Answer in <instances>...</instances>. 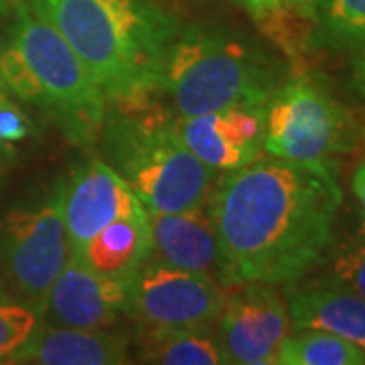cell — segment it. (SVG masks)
I'll return each mask as SVG.
<instances>
[{
    "mask_svg": "<svg viewBox=\"0 0 365 365\" xmlns=\"http://www.w3.org/2000/svg\"><path fill=\"white\" fill-rule=\"evenodd\" d=\"M280 365H365V351L351 341L319 329H297L287 335L278 359Z\"/></svg>",
    "mask_w": 365,
    "mask_h": 365,
    "instance_id": "ac0fdd59",
    "label": "cell"
},
{
    "mask_svg": "<svg viewBox=\"0 0 365 365\" xmlns=\"http://www.w3.org/2000/svg\"><path fill=\"white\" fill-rule=\"evenodd\" d=\"M128 287L130 280L102 276L71 256L53 282L43 314L63 327H108L124 313Z\"/></svg>",
    "mask_w": 365,
    "mask_h": 365,
    "instance_id": "7c38bea8",
    "label": "cell"
},
{
    "mask_svg": "<svg viewBox=\"0 0 365 365\" xmlns=\"http://www.w3.org/2000/svg\"><path fill=\"white\" fill-rule=\"evenodd\" d=\"M6 100H9V93H6V88H4L2 79H0V104H4Z\"/></svg>",
    "mask_w": 365,
    "mask_h": 365,
    "instance_id": "4316f807",
    "label": "cell"
},
{
    "mask_svg": "<svg viewBox=\"0 0 365 365\" xmlns=\"http://www.w3.org/2000/svg\"><path fill=\"white\" fill-rule=\"evenodd\" d=\"M11 39L0 51V79L21 100L47 110L76 140H91L102 130L106 96L96 86L59 31L14 2Z\"/></svg>",
    "mask_w": 365,
    "mask_h": 365,
    "instance_id": "3957f363",
    "label": "cell"
},
{
    "mask_svg": "<svg viewBox=\"0 0 365 365\" xmlns=\"http://www.w3.org/2000/svg\"><path fill=\"white\" fill-rule=\"evenodd\" d=\"M146 209L112 165L93 160L66 187L63 220L71 254L106 225L144 215Z\"/></svg>",
    "mask_w": 365,
    "mask_h": 365,
    "instance_id": "8fae6325",
    "label": "cell"
},
{
    "mask_svg": "<svg viewBox=\"0 0 365 365\" xmlns=\"http://www.w3.org/2000/svg\"><path fill=\"white\" fill-rule=\"evenodd\" d=\"M343 203L331 165L256 158L227 170L209 209L225 284H288L329 254Z\"/></svg>",
    "mask_w": 365,
    "mask_h": 365,
    "instance_id": "6da1fadb",
    "label": "cell"
},
{
    "mask_svg": "<svg viewBox=\"0 0 365 365\" xmlns=\"http://www.w3.org/2000/svg\"><path fill=\"white\" fill-rule=\"evenodd\" d=\"M39 325V314L29 304L11 302L0 297V364H11L13 355Z\"/></svg>",
    "mask_w": 365,
    "mask_h": 365,
    "instance_id": "44dd1931",
    "label": "cell"
},
{
    "mask_svg": "<svg viewBox=\"0 0 365 365\" xmlns=\"http://www.w3.org/2000/svg\"><path fill=\"white\" fill-rule=\"evenodd\" d=\"M71 256L102 276L130 280L132 274L150 256V227L146 213L106 225Z\"/></svg>",
    "mask_w": 365,
    "mask_h": 365,
    "instance_id": "2e32d148",
    "label": "cell"
},
{
    "mask_svg": "<svg viewBox=\"0 0 365 365\" xmlns=\"http://www.w3.org/2000/svg\"><path fill=\"white\" fill-rule=\"evenodd\" d=\"M106 153L146 211L177 213L207 203L215 170L187 148L175 122L160 114L110 120Z\"/></svg>",
    "mask_w": 365,
    "mask_h": 365,
    "instance_id": "5b68a950",
    "label": "cell"
},
{
    "mask_svg": "<svg viewBox=\"0 0 365 365\" xmlns=\"http://www.w3.org/2000/svg\"><path fill=\"white\" fill-rule=\"evenodd\" d=\"M26 134H29V122L25 114L11 100L0 104V146L19 143Z\"/></svg>",
    "mask_w": 365,
    "mask_h": 365,
    "instance_id": "7402d4cb",
    "label": "cell"
},
{
    "mask_svg": "<svg viewBox=\"0 0 365 365\" xmlns=\"http://www.w3.org/2000/svg\"><path fill=\"white\" fill-rule=\"evenodd\" d=\"M158 88L177 118H191L234 106H268L280 86L276 67L252 45L189 29L170 43Z\"/></svg>",
    "mask_w": 365,
    "mask_h": 365,
    "instance_id": "277c9868",
    "label": "cell"
},
{
    "mask_svg": "<svg viewBox=\"0 0 365 365\" xmlns=\"http://www.w3.org/2000/svg\"><path fill=\"white\" fill-rule=\"evenodd\" d=\"M311 39L325 49L365 47V0H313Z\"/></svg>",
    "mask_w": 365,
    "mask_h": 365,
    "instance_id": "d6986e66",
    "label": "cell"
},
{
    "mask_svg": "<svg viewBox=\"0 0 365 365\" xmlns=\"http://www.w3.org/2000/svg\"><path fill=\"white\" fill-rule=\"evenodd\" d=\"M16 0H0V14H6L11 9H14Z\"/></svg>",
    "mask_w": 365,
    "mask_h": 365,
    "instance_id": "484cf974",
    "label": "cell"
},
{
    "mask_svg": "<svg viewBox=\"0 0 365 365\" xmlns=\"http://www.w3.org/2000/svg\"><path fill=\"white\" fill-rule=\"evenodd\" d=\"M288 319L297 329H319L365 351V300L333 274L288 282Z\"/></svg>",
    "mask_w": 365,
    "mask_h": 365,
    "instance_id": "5bb4252c",
    "label": "cell"
},
{
    "mask_svg": "<svg viewBox=\"0 0 365 365\" xmlns=\"http://www.w3.org/2000/svg\"><path fill=\"white\" fill-rule=\"evenodd\" d=\"M181 140L213 170H234L260 157L266 106H234L173 120Z\"/></svg>",
    "mask_w": 365,
    "mask_h": 365,
    "instance_id": "30bf717a",
    "label": "cell"
},
{
    "mask_svg": "<svg viewBox=\"0 0 365 365\" xmlns=\"http://www.w3.org/2000/svg\"><path fill=\"white\" fill-rule=\"evenodd\" d=\"M150 227V256L175 268L205 274L225 284L223 258L207 203L177 213L146 211Z\"/></svg>",
    "mask_w": 365,
    "mask_h": 365,
    "instance_id": "4fadbf2b",
    "label": "cell"
},
{
    "mask_svg": "<svg viewBox=\"0 0 365 365\" xmlns=\"http://www.w3.org/2000/svg\"><path fill=\"white\" fill-rule=\"evenodd\" d=\"M237 292L227 294L220 314V341L227 364L270 365L288 335L287 300L274 284L246 282L235 284Z\"/></svg>",
    "mask_w": 365,
    "mask_h": 365,
    "instance_id": "9c48e42d",
    "label": "cell"
},
{
    "mask_svg": "<svg viewBox=\"0 0 365 365\" xmlns=\"http://www.w3.org/2000/svg\"><path fill=\"white\" fill-rule=\"evenodd\" d=\"M225 299L227 294L217 280L148 256L132 274L124 313L146 331L195 329L217 321Z\"/></svg>",
    "mask_w": 365,
    "mask_h": 365,
    "instance_id": "ba28073f",
    "label": "cell"
},
{
    "mask_svg": "<svg viewBox=\"0 0 365 365\" xmlns=\"http://www.w3.org/2000/svg\"><path fill=\"white\" fill-rule=\"evenodd\" d=\"M351 187L353 193H355V197H357V201H359V205H361L365 213V160L353 173Z\"/></svg>",
    "mask_w": 365,
    "mask_h": 365,
    "instance_id": "d4e9b609",
    "label": "cell"
},
{
    "mask_svg": "<svg viewBox=\"0 0 365 365\" xmlns=\"http://www.w3.org/2000/svg\"><path fill=\"white\" fill-rule=\"evenodd\" d=\"M59 31L106 100L138 108L158 90L177 21L155 0H23Z\"/></svg>",
    "mask_w": 365,
    "mask_h": 365,
    "instance_id": "7a4b0ae2",
    "label": "cell"
},
{
    "mask_svg": "<svg viewBox=\"0 0 365 365\" xmlns=\"http://www.w3.org/2000/svg\"><path fill=\"white\" fill-rule=\"evenodd\" d=\"M254 13H268L284 6H294V4H313V0H240Z\"/></svg>",
    "mask_w": 365,
    "mask_h": 365,
    "instance_id": "603a6c76",
    "label": "cell"
},
{
    "mask_svg": "<svg viewBox=\"0 0 365 365\" xmlns=\"http://www.w3.org/2000/svg\"><path fill=\"white\" fill-rule=\"evenodd\" d=\"M351 86L365 100V47L355 51L351 61Z\"/></svg>",
    "mask_w": 365,
    "mask_h": 365,
    "instance_id": "cb8c5ba5",
    "label": "cell"
},
{
    "mask_svg": "<svg viewBox=\"0 0 365 365\" xmlns=\"http://www.w3.org/2000/svg\"><path fill=\"white\" fill-rule=\"evenodd\" d=\"M331 274L365 300V220L335 246L331 254Z\"/></svg>",
    "mask_w": 365,
    "mask_h": 365,
    "instance_id": "ffe728a7",
    "label": "cell"
},
{
    "mask_svg": "<svg viewBox=\"0 0 365 365\" xmlns=\"http://www.w3.org/2000/svg\"><path fill=\"white\" fill-rule=\"evenodd\" d=\"M0 297H2V292H0Z\"/></svg>",
    "mask_w": 365,
    "mask_h": 365,
    "instance_id": "83f0119b",
    "label": "cell"
},
{
    "mask_svg": "<svg viewBox=\"0 0 365 365\" xmlns=\"http://www.w3.org/2000/svg\"><path fill=\"white\" fill-rule=\"evenodd\" d=\"M128 361H132L130 341L122 333H110L104 327L79 329L41 323L11 359V364L37 365H118Z\"/></svg>",
    "mask_w": 365,
    "mask_h": 365,
    "instance_id": "9a60e30c",
    "label": "cell"
},
{
    "mask_svg": "<svg viewBox=\"0 0 365 365\" xmlns=\"http://www.w3.org/2000/svg\"><path fill=\"white\" fill-rule=\"evenodd\" d=\"M66 185L47 197L13 209L0 223V258L13 287L35 313L43 314L53 282L71 258L63 220Z\"/></svg>",
    "mask_w": 365,
    "mask_h": 365,
    "instance_id": "52a82bcc",
    "label": "cell"
},
{
    "mask_svg": "<svg viewBox=\"0 0 365 365\" xmlns=\"http://www.w3.org/2000/svg\"><path fill=\"white\" fill-rule=\"evenodd\" d=\"M353 144L351 114L313 79H290L266 106L262 148L270 157L329 165Z\"/></svg>",
    "mask_w": 365,
    "mask_h": 365,
    "instance_id": "8992f818",
    "label": "cell"
},
{
    "mask_svg": "<svg viewBox=\"0 0 365 365\" xmlns=\"http://www.w3.org/2000/svg\"><path fill=\"white\" fill-rule=\"evenodd\" d=\"M138 361L163 365H222L227 357L220 337L205 327L146 331L138 349Z\"/></svg>",
    "mask_w": 365,
    "mask_h": 365,
    "instance_id": "e0dca14e",
    "label": "cell"
}]
</instances>
